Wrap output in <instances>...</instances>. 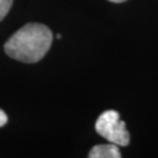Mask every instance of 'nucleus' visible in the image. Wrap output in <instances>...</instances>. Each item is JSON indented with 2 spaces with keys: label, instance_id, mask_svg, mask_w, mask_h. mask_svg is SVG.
<instances>
[{
  "label": "nucleus",
  "instance_id": "obj_1",
  "mask_svg": "<svg viewBox=\"0 0 158 158\" xmlns=\"http://www.w3.org/2000/svg\"><path fill=\"white\" fill-rule=\"evenodd\" d=\"M53 42V33L42 23L25 25L12 35L4 46L10 57L25 63L40 61L49 51Z\"/></svg>",
  "mask_w": 158,
  "mask_h": 158
},
{
  "label": "nucleus",
  "instance_id": "obj_2",
  "mask_svg": "<svg viewBox=\"0 0 158 158\" xmlns=\"http://www.w3.org/2000/svg\"><path fill=\"white\" fill-rule=\"evenodd\" d=\"M95 130L110 143L121 147H127L129 144V131L124 122L119 119V114L116 110H107L101 114L96 121Z\"/></svg>",
  "mask_w": 158,
  "mask_h": 158
},
{
  "label": "nucleus",
  "instance_id": "obj_3",
  "mask_svg": "<svg viewBox=\"0 0 158 158\" xmlns=\"http://www.w3.org/2000/svg\"><path fill=\"white\" fill-rule=\"evenodd\" d=\"M89 158H121V151L117 144H102L95 145L88 153Z\"/></svg>",
  "mask_w": 158,
  "mask_h": 158
},
{
  "label": "nucleus",
  "instance_id": "obj_4",
  "mask_svg": "<svg viewBox=\"0 0 158 158\" xmlns=\"http://www.w3.org/2000/svg\"><path fill=\"white\" fill-rule=\"evenodd\" d=\"M13 4V0H0V21L7 15Z\"/></svg>",
  "mask_w": 158,
  "mask_h": 158
},
{
  "label": "nucleus",
  "instance_id": "obj_5",
  "mask_svg": "<svg viewBox=\"0 0 158 158\" xmlns=\"http://www.w3.org/2000/svg\"><path fill=\"white\" fill-rule=\"evenodd\" d=\"M7 121H8L7 115L5 114L4 110H1V109H0V128H1V127H4V125L7 123Z\"/></svg>",
  "mask_w": 158,
  "mask_h": 158
},
{
  "label": "nucleus",
  "instance_id": "obj_6",
  "mask_svg": "<svg viewBox=\"0 0 158 158\" xmlns=\"http://www.w3.org/2000/svg\"><path fill=\"white\" fill-rule=\"evenodd\" d=\"M109 1L115 2V4H119V2H124V1H127V0H109Z\"/></svg>",
  "mask_w": 158,
  "mask_h": 158
}]
</instances>
